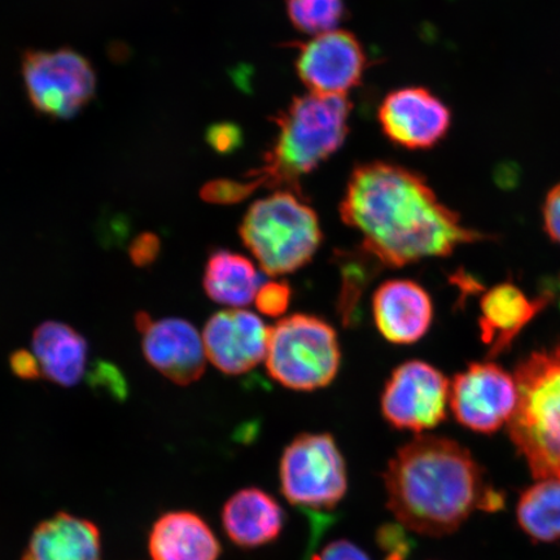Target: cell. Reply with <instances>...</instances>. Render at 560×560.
<instances>
[{
    "label": "cell",
    "mask_w": 560,
    "mask_h": 560,
    "mask_svg": "<svg viewBox=\"0 0 560 560\" xmlns=\"http://www.w3.org/2000/svg\"><path fill=\"white\" fill-rule=\"evenodd\" d=\"M340 214L347 226L359 231L362 247L385 268L447 257L460 245L487 240L462 225L423 175L385 161L355 167Z\"/></svg>",
    "instance_id": "6da1fadb"
},
{
    "label": "cell",
    "mask_w": 560,
    "mask_h": 560,
    "mask_svg": "<svg viewBox=\"0 0 560 560\" xmlns=\"http://www.w3.org/2000/svg\"><path fill=\"white\" fill-rule=\"evenodd\" d=\"M387 508L406 529L444 537L475 510L494 511L500 492L457 441L419 435L400 447L383 475Z\"/></svg>",
    "instance_id": "7a4b0ae2"
},
{
    "label": "cell",
    "mask_w": 560,
    "mask_h": 560,
    "mask_svg": "<svg viewBox=\"0 0 560 560\" xmlns=\"http://www.w3.org/2000/svg\"><path fill=\"white\" fill-rule=\"evenodd\" d=\"M352 104L347 96H299L275 118L277 137L260 170L245 182L257 188L299 191V179L331 158L346 142Z\"/></svg>",
    "instance_id": "3957f363"
},
{
    "label": "cell",
    "mask_w": 560,
    "mask_h": 560,
    "mask_svg": "<svg viewBox=\"0 0 560 560\" xmlns=\"http://www.w3.org/2000/svg\"><path fill=\"white\" fill-rule=\"evenodd\" d=\"M514 377L510 438L536 479L560 480V346L528 355Z\"/></svg>",
    "instance_id": "277c9868"
},
{
    "label": "cell",
    "mask_w": 560,
    "mask_h": 560,
    "mask_svg": "<svg viewBox=\"0 0 560 560\" xmlns=\"http://www.w3.org/2000/svg\"><path fill=\"white\" fill-rule=\"evenodd\" d=\"M240 235L270 277L303 269L324 241L317 213L303 192L293 190L255 201L243 217Z\"/></svg>",
    "instance_id": "5b68a950"
},
{
    "label": "cell",
    "mask_w": 560,
    "mask_h": 560,
    "mask_svg": "<svg viewBox=\"0 0 560 560\" xmlns=\"http://www.w3.org/2000/svg\"><path fill=\"white\" fill-rule=\"evenodd\" d=\"M265 362L272 380L283 387L304 392L327 387L340 369L338 335L315 315H289L270 328Z\"/></svg>",
    "instance_id": "8992f818"
},
{
    "label": "cell",
    "mask_w": 560,
    "mask_h": 560,
    "mask_svg": "<svg viewBox=\"0 0 560 560\" xmlns=\"http://www.w3.org/2000/svg\"><path fill=\"white\" fill-rule=\"evenodd\" d=\"M280 490L291 505L331 511L345 500L348 471L345 457L328 433H303L285 447L279 465Z\"/></svg>",
    "instance_id": "52a82bcc"
},
{
    "label": "cell",
    "mask_w": 560,
    "mask_h": 560,
    "mask_svg": "<svg viewBox=\"0 0 560 560\" xmlns=\"http://www.w3.org/2000/svg\"><path fill=\"white\" fill-rule=\"evenodd\" d=\"M21 68L26 94L40 115L68 120L93 101L95 70L85 56L70 48L26 51Z\"/></svg>",
    "instance_id": "ba28073f"
},
{
    "label": "cell",
    "mask_w": 560,
    "mask_h": 560,
    "mask_svg": "<svg viewBox=\"0 0 560 560\" xmlns=\"http://www.w3.org/2000/svg\"><path fill=\"white\" fill-rule=\"evenodd\" d=\"M451 406V383L424 361L394 370L382 395L383 417L396 430L422 433L443 423Z\"/></svg>",
    "instance_id": "9c48e42d"
},
{
    "label": "cell",
    "mask_w": 560,
    "mask_h": 560,
    "mask_svg": "<svg viewBox=\"0 0 560 560\" xmlns=\"http://www.w3.org/2000/svg\"><path fill=\"white\" fill-rule=\"evenodd\" d=\"M517 405L515 377L489 362L471 363L451 383V409L468 430L493 433L509 424Z\"/></svg>",
    "instance_id": "30bf717a"
},
{
    "label": "cell",
    "mask_w": 560,
    "mask_h": 560,
    "mask_svg": "<svg viewBox=\"0 0 560 560\" xmlns=\"http://www.w3.org/2000/svg\"><path fill=\"white\" fill-rule=\"evenodd\" d=\"M368 65L365 51L347 31L315 35L301 45L296 60L300 80L312 94L346 96L359 86Z\"/></svg>",
    "instance_id": "8fae6325"
},
{
    "label": "cell",
    "mask_w": 560,
    "mask_h": 560,
    "mask_svg": "<svg viewBox=\"0 0 560 560\" xmlns=\"http://www.w3.org/2000/svg\"><path fill=\"white\" fill-rule=\"evenodd\" d=\"M385 137L408 150H430L443 140L452 126L447 105L424 88L392 91L380 108Z\"/></svg>",
    "instance_id": "7c38bea8"
},
{
    "label": "cell",
    "mask_w": 560,
    "mask_h": 560,
    "mask_svg": "<svg viewBox=\"0 0 560 560\" xmlns=\"http://www.w3.org/2000/svg\"><path fill=\"white\" fill-rule=\"evenodd\" d=\"M136 326L142 334L145 360L167 380L190 385L205 374V341L190 322L179 318L153 320L149 313L139 312Z\"/></svg>",
    "instance_id": "4fadbf2b"
},
{
    "label": "cell",
    "mask_w": 560,
    "mask_h": 560,
    "mask_svg": "<svg viewBox=\"0 0 560 560\" xmlns=\"http://www.w3.org/2000/svg\"><path fill=\"white\" fill-rule=\"evenodd\" d=\"M270 328L257 314L243 310L215 313L207 322L202 341L208 360L228 375H241L266 360Z\"/></svg>",
    "instance_id": "5bb4252c"
},
{
    "label": "cell",
    "mask_w": 560,
    "mask_h": 560,
    "mask_svg": "<svg viewBox=\"0 0 560 560\" xmlns=\"http://www.w3.org/2000/svg\"><path fill=\"white\" fill-rule=\"evenodd\" d=\"M377 330L394 345H412L429 332L432 300L422 285L409 279H392L377 287L373 298Z\"/></svg>",
    "instance_id": "9a60e30c"
},
{
    "label": "cell",
    "mask_w": 560,
    "mask_h": 560,
    "mask_svg": "<svg viewBox=\"0 0 560 560\" xmlns=\"http://www.w3.org/2000/svg\"><path fill=\"white\" fill-rule=\"evenodd\" d=\"M221 516L231 542L245 550L277 541L285 524L284 510L275 497L254 487L231 495Z\"/></svg>",
    "instance_id": "2e32d148"
},
{
    "label": "cell",
    "mask_w": 560,
    "mask_h": 560,
    "mask_svg": "<svg viewBox=\"0 0 560 560\" xmlns=\"http://www.w3.org/2000/svg\"><path fill=\"white\" fill-rule=\"evenodd\" d=\"M551 299L541 293L529 300L514 284L493 287L482 296L479 327L481 339L490 347L489 357L505 353L525 326L545 310Z\"/></svg>",
    "instance_id": "e0dca14e"
},
{
    "label": "cell",
    "mask_w": 560,
    "mask_h": 560,
    "mask_svg": "<svg viewBox=\"0 0 560 560\" xmlns=\"http://www.w3.org/2000/svg\"><path fill=\"white\" fill-rule=\"evenodd\" d=\"M21 560H102V536L93 522L59 513L33 530Z\"/></svg>",
    "instance_id": "ac0fdd59"
},
{
    "label": "cell",
    "mask_w": 560,
    "mask_h": 560,
    "mask_svg": "<svg viewBox=\"0 0 560 560\" xmlns=\"http://www.w3.org/2000/svg\"><path fill=\"white\" fill-rule=\"evenodd\" d=\"M152 560H219L221 544L208 523L191 511L160 516L150 532Z\"/></svg>",
    "instance_id": "d6986e66"
},
{
    "label": "cell",
    "mask_w": 560,
    "mask_h": 560,
    "mask_svg": "<svg viewBox=\"0 0 560 560\" xmlns=\"http://www.w3.org/2000/svg\"><path fill=\"white\" fill-rule=\"evenodd\" d=\"M33 350L42 375L48 381L73 387L85 373L89 347L85 338L73 327L48 320L35 328Z\"/></svg>",
    "instance_id": "ffe728a7"
},
{
    "label": "cell",
    "mask_w": 560,
    "mask_h": 560,
    "mask_svg": "<svg viewBox=\"0 0 560 560\" xmlns=\"http://www.w3.org/2000/svg\"><path fill=\"white\" fill-rule=\"evenodd\" d=\"M262 284L247 257L228 249H217L209 255L202 285L214 303L240 310L254 303Z\"/></svg>",
    "instance_id": "44dd1931"
},
{
    "label": "cell",
    "mask_w": 560,
    "mask_h": 560,
    "mask_svg": "<svg viewBox=\"0 0 560 560\" xmlns=\"http://www.w3.org/2000/svg\"><path fill=\"white\" fill-rule=\"evenodd\" d=\"M517 523L532 540H560V480L545 479L524 490L516 508Z\"/></svg>",
    "instance_id": "7402d4cb"
},
{
    "label": "cell",
    "mask_w": 560,
    "mask_h": 560,
    "mask_svg": "<svg viewBox=\"0 0 560 560\" xmlns=\"http://www.w3.org/2000/svg\"><path fill=\"white\" fill-rule=\"evenodd\" d=\"M334 260L341 275L338 313L342 324L353 326L359 320L363 293L385 266L362 245L336 252Z\"/></svg>",
    "instance_id": "603a6c76"
},
{
    "label": "cell",
    "mask_w": 560,
    "mask_h": 560,
    "mask_svg": "<svg viewBox=\"0 0 560 560\" xmlns=\"http://www.w3.org/2000/svg\"><path fill=\"white\" fill-rule=\"evenodd\" d=\"M287 13L296 30L315 37L336 31L345 18V0H287Z\"/></svg>",
    "instance_id": "cb8c5ba5"
},
{
    "label": "cell",
    "mask_w": 560,
    "mask_h": 560,
    "mask_svg": "<svg viewBox=\"0 0 560 560\" xmlns=\"http://www.w3.org/2000/svg\"><path fill=\"white\" fill-rule=\"evenodd\" d=\"M292 299V290L284 280H270L258 290L255 303L260 313L268 317H280L289 311Z\"/></svg>",
    "instance_id": "d4e9b609"
},
{
    "label": "cell",
    "mask_w": 560,
    "mask_h": 560,
    "mask_svg": "<svg viewBox=\"0 0 560 560\" xmlns=\"http://www.w3.org/2000/svg\"><path fill=\"white\" fill-rule=\"evenodd\" d=\"M376 544L385 552L384 560H408L415 542L410 540L406 528L397 524H384L376 532Z\"/></svg>",
    "instance_id": "484cf974"
},
{
    "label": "cell",
    "mask_w": 560,
    "mask_h": 560,
    "mask_svg": "<svg viewBox=\"0 0 560 560\" xmlns=\"http://www.w3.org/2000/svg\"><path fill=\"white\" fill-rule=\"evenodd\" d=\"M250 196L244 182L233 179H214L201 188L200 198L210 205L231 206Z\"/></svg>",
    "instance_id": "4316f807"
},
{
    "label": "cell",
    "mask_w": 560,
    "mask_h": 560,
    "mask_svg": "<svg viewBox=\"0 0 560 560\" xmlns=\"http://www.w3.org/2000/svg\"><path fill=\"white\" fill-rule=\"evenodd\" d=\"M161 252L159 236L153 233L139 234L129 247V256L138 268H149L156 262Z\"/></svg>",
    "instance_id": "83f0119b"
},
{
    "label": "cell",
    "mask_w": 560,
    "mask_h": 560,
    "mask_svg": "<svg viewBox=\"0 0 560 560\" xmlns=\"http://www.w3.org/2000/svg\"><path fill=\"white\" fill-rule=\"evenodd\" d=\"M207 140L217 152L230 153L240 147L242 132L234 124H217L208 129Z\"/></svg>",
    "instance_id": "f1b7e54d"
},
{
    "label": "cell",
    "mask_w": 560,
    "mask_h": 560,
    "mask_svg": "<svg viewBox=\"0 0 560 560\" xmlns=\"http://www.w3.org/2000/svg\"><path fill=\"white\" fill-rule=\"evenodd\" d=\"M91 383L96 387L105 388L110 395L124 398L126 395V383L120 371L109 363H97L93 375H91Z\"/></svg>",
    "instance_id": "f546056e"
},
{
    "label": "cell",
    "mask_w": 560,
    "mask_h": 560,
    "mask_svg": "<svg viewBox=\"0 0 560 560\" xmlns=\"http://www.w3.org/2000/svg\"><path fill=\"white\" fill-rule=\"evenodd\" d=\"M312 560H371L359 546L349 540H336L327 544Z\"/></svg>",
    "instance_id": "4dcf8cb0"
},
{
    "label": "cell",
    "mask_w": 560,
    "mask_h": 560,
    "mask_svg": "<svg viewBox=\"0 0 560 560\" xmlns=\"http://www.w3.org/2000/svg\"><path fill=\"white\" fill-rule=\"evenodd\" d=\"M544 223L546 233L560 244V184L552 187L544 205Z\"/></svg>",
    "instance_id": "1f68e13d"
},
{
    "label": "cell",
    "mask_w": 560,
    "mask_h": 560,
    "mask_svg": "<svg viewBox=\"0 0 560 560\" xmlns=\"http://www.w3.org/2000/svg\"><path fill=\"white\" fill-rule=\"evenodd\" d=\"M10 362L13 374L21 380L35 381L44 376L38 360L35 359L34 353L27 352V350L21 349L13 352Z\"/></svg>",
    "instance_id": "d6a6232c"
}]
</instances>
